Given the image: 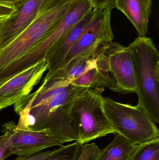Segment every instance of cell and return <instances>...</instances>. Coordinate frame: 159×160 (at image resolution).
Here are the masks:
<instances>
[{
	"instance_id": "cell-1",
	"label": "cell",
	"mask_w": 159,
	"mask_h": 160,
	"mask_svg": "<svg viewBox=\"0 0 159 160\" xmlns=\"http://www.w3.org/2000/svg\"><path fill=\"white\" fill-rule=\"evenodd\" d=\"M85 88L65 81L43 80L36 91L14 104L19 115L16 127L45 131L63 144L78 141V129L68 111L72 100Z\"/></svg>"
},
{
	"instance_id": "cell-15",
	"label": "cell",
	"mask_w": 159,
	"mask_h": 160,
	"mask_svg": "<svg viewBox=\"0 0 159 160\" xmlns=\"http://www.w3.org/2000/svg\"><path fill=\"white\" fill-rule=\"evenodd\" d=\"M100 150L94 143L82 145L76 141L53 150L45 160H97Z\"/></svg>"
},
{
	"instance_id": "cell-18",
	"label": "cell",
	"mask_w": 159,
	"mask_h": 160,
	"mask_svg": "<svg viewBox=\"0 0 159 160\" xmlns=\"http://www.w3.org/2000/svg\"><path fill=\"white\" fill-rule=\"evenodd\" d=\"M129 160H159V138L138 145Z\"/></svg>"
},
{
	"instance_id": "cell-14",
	"label": "cell",
	"mask_w": 159,
	"mask_h": 160,
	"mask_svg": "<svg viewBox=\"0 0 159 160\" xmlns=\"http://www.w3.org/2000/svg\"><path fill=\"white\" fill-rule=\"evenodd\" d=\"M71 83L85 88L109 87L111 78L108 57L105 52L100 54L80 76Z\"/></svg>"
},
{
	"instance_id": "cell-21",
	"label": "cell",
	"mask_w": 159,
	"mask_h": 160,
	"mask_svg": "<svg viewBox=\"0 0 159 160\" xmlns=\"http://www.w3.org/2000/svg\"><path fill=\"white\" fill-rule=\"evenodd\" d=\"M53 150L41 151L27 157H18L14 160H45L52 154Z\"/></svg>"
},
{
	"instance_id": "cell-19",
	"label": "cell",
	"mask_w": 159,
	"mask_h": 160,
	"mask_svg": "<svg viewBox=\"0 0 159 160\" xmlns=\"http://www.w3.org/2000/svg\"><path fill=\"white\" fill-rule=\"evenodd\" d=\"M89 1L93 9L107 8L112 10L116 8V0H89Z\"/></svg>"
},
{
	"instance_id": "cell-17",
	"label": "cell",
	"mask_w": 159,
	"mask_h": 160,
	"mask_svg": "<svg viewBox=\"0 0 159 160\" xmlns=\"http://www.w3.org/2000/svg\"><path fill=\"white\" fill-rule=\"evenodd\" d=\"M103 52L78 55L56 72L50 78L44 80H53L71 82L80 76L91 65L94 60Z\"/></svg>"
},
{
	"instance_id": "cell-23",
	"label": "cell",
	"mask_w": 159,
	"mask_h": 160,
	"mask_svg": "<svg viewBox=\"0 0 159 160\" xmlns=\"http://www.w3.org/2000/svg\"><path fill=\"white\" fill-rule=\"evenodd\" d=\"M16 9V8L0 6V18L10 16L15 12Z\"/></svg>"
},
{
	"instance_id": "cell-24",
	"label": "cell",
	"mask_w": 159,
	"mask_h": 160,
	"mask_svg": "<svg viewBox=\"0 0 159 160\" xmlns=\"http://www.w3.org/2000/svg\"><path fill=\"white\" fill-rule=\"evenodd\" d=\"M9 16L0 18V40H1V37H2V33L5 23L7 20V19Z\"/></svg>"
},
{
	"instance_id": "cell-6",
	"label": "cell",
	"mask_w": 159,
	"mask_h": 160,
	"mask_svg": "<svg viewBox=\"0 0 159 160\" xmlns=\"http://www.w3.org/2000/svg\"><path fill=\"white\" fill-rule=\"evenodd\" d=\"M105 114L119 133L136 145L159 138L157 127L146 113L138 106L120 103L103 97Z\"/></svg>"
},
{
	"instance_id": "cell-13",
	"label": "cell",
	"mask_w": 159,
	"mask_h": 160,
	"mask_svg": "<svg viewBox=\"0 0 159 160\" xmlns=\"http://www.w3.org/2000/svg\"><path fill=\"white\" fill-rule=\"evenodd\" d=\"M152 0H116V8L135 27L139 37H146L152 13Z\"/></svg>"
},
{
	"instance_id": "cell-10",
	"label": "cell",
	"mask_w": 159,
	"mask_h": 160,
	"mask_svg": "<svg viewBox=\"0 0 159 160\" xmlns=\"http://www.w3.org/2000/svg\"><path fill=\"white\" fill-rule=\"evenodd\" d=\"M48 70L44 59L0 85V111L29 95Z\"/></svg>"
},
{
	"instance_id": "cell-22",
	"label": "cell",
	"mask_w": 159,
	"mask_h": 160,
	"mask_svg": "<svg viewBox=\"0 0 159 160\" xmlns=\"http://www.w3.org/2000/svg\"><path fill=\"white\" fill-rule=\"evenodd\" d=\"M24 0H0V6L15 8L16 6Z\"/></svg>"
},
{
	"instance_id": "cell-2",
	"label": "cell",
	"mask_w": 159,
	"mask_h": 160,
	"mask_svg": "<svg viewBox=\"0 0 159 160\" xmlns=\"http://www.w3.org/2000/svg\"><path fill=\"white\" fill-rule=\"evenodd\" d=\"M132 52L138 87L137 105L159 123V54L152 39L138 37L129 46Z\"/></svg>"
},
{
	"instance_id": "cell-3",
	"label": "cell",
	"mask_w": 159,
	"mask_h": 160,
	"mask_svg": "<svg viewBox=\"0 0 159 160\" xmlns=\"http://www.w3.org/2000/svg\"><path fill=\"white\" fill-rule=\"evenodd\" d=\"M72 0H43L32 23L0 50V72L25 55L50 32L69 11Z\"/></svg>"
},
{
	"instance_id": "cell-7",
	"label": "cell",
	"mask_w": 159,
	"mask_h": 160,
	"mask_svg": "<svg viewBox=\"0 0 159 160\" xmlns=\"http://www.w3.org/2000/svg\"><path fill=\"white\" fill-rule=\"evenodd\" d=\"M111 11L107 8L92 10L90 19L67 53L60 69L78 55L106 51L114 38L111 27Z\"/></svg>"
},
{
	"instance_id": "cell-12",
	"label": "cell",
	"mask_w": 159,
	"mask_h": 160,
	"mask_svg": "<svg viewBox=\"0 0 159 160\" xmlns=\"http://www.w3.org/2000/svg\"><path fill=\"white\" fill-rule=\"evenodd\" d=\"M92 10L85 14L68 32L66 35L48 52L45 57L48 72L44 80L50 78L61 67L69 51L81 34L91 16Z\"/></svg>"
},
{
	"instance_id": "cell-20",
	"label": "cell",
	"mask_w": 159,
	"mask_h": 160,
	"mask_svg": "<svg viewBox=\"0 0 159 160\" xmlns=\"http://www.w3.org/2000/svg\"><path fill=\"white\" fill-rule=\"evenodd\" d=\"M0 135V160H4L11 156L8 149V136L6 132Z\"/></svg>"
},
{
	"instance_id": "cell-5",
	"label": "cell",
	"mask_w": 159,
	"mask_h": 160,
	"mask_svg": "<svg viewBox=\"0 0 159 160\" xmlns=\"http://www.w3.org/2000/svg\"><path fill=\"white\" fill-rule=\"evenodd\" d=\"M92 9L89 0H72L67 14L44 38L25 55L0 72V83L5 82L45 59L49 51L64 38L85 14Z\"/></svg>"
},
{
	"instance_id": "cell-16",
	"label": "cell",
	"mask_w": 159,
	"mask_h": 160,
	"mask_svg": "<svg viewBox=\"0 0 159 160\" xmlns=\"http://www.w3.org/2000/svg\"><path fill=\"white\" fill-rule=\"evenodd\" d=\"M114 140L100 150L97 160H129L138 145L115 132Z\"/></svg>"
},
{
	"instance_id": "cell-11",
	"label": "cell",
	"mask_w": 159,
	"mask_h": 160,
	"mask_svg": "<svg viewBox=\"0 0 159 160\" xmlns=\"http://www.w3.org/2000/svg\"><path fill=\"white\" fill-rule=\"evenodd\" d=\"M43 0H24L16 6L7 20L0 40V50L8 46L35 20Z\"/></svg>"
},
{
	"instance_id": "cell-8",
	"label": "cell",
	"mask_w": 159,
	"mask_h": 160,
	"mask_svg": "<svg viewBox=\"0 0 159 160\" xmlns=\"http://www.w3.org/2000/svg\"><path fill=\"white\" fill-rule=\"evenodd\" d=\"M105 54L108 57L111 84L108 88L121 94L138 92L133 55L131 49L112 42Z\"/></svg>"
},
{
	"instance_id": "cell-9",
	"label": "cell",
	"mask_w": 159,
	"mask_h": 160,
	"mask_svg": "<svg viewBox=\"0 0 159 160\" xmlns=\"http://www.w3.org/2000/svg\"><path fill=\"white\" fill-rule=\"evenodd\" d=\"M2 132H6L8 135L10 154L18 157H29L46 148L63 144L45 131L18 128L13 121L4 124Z\"/></svg>"
},
{
	"instance_id": "cell-4",
	"label": "cell",
	"mask_w": 159,
	"mask_h": 160,
	"mask_svg": "<svg viewBox=\"0 0 159 160\" xmlns=\"http://www.w3.org/2000/svg\"><path fill=\"white\" fill-rule=\"evenodd\" d=\"M103 88H87L71 101L69 116L78 129L81 144L115 132L103 105Z\"/></svg>"
}]
</instances>
